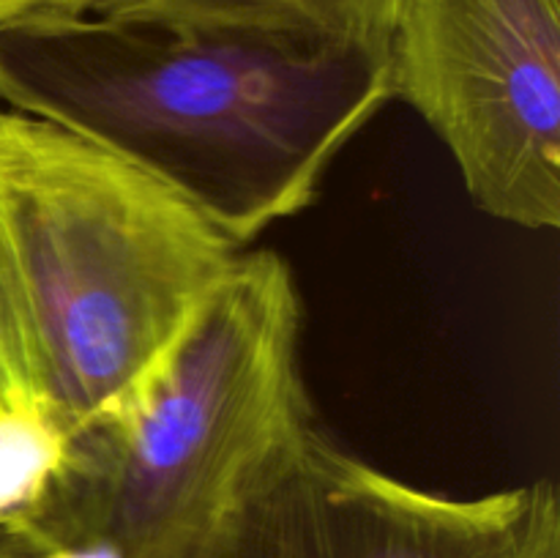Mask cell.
<instances>
[{"mask_svg": "<svg viewBox=\"0 0 560 558\" xmlns=\"http://www.w3.org/2000/svg\"><path fill=\"white\" fill-rule=\"evenodd\" d=\"M301 326L288 260L241 252L140 381L47 454L5 518L69 558H175L315 416Z\"/></svg>", "mask_w": 560, "mask_h": 558, "instance_id": "obj_3", "label": "cell"}, {"mask_svg": "<svg viewBox=\"0 0 560 558\" xmlns=\"http://www.w3.org/2000/svg\"><path fill=\"white\" fill-rule=\"evenodd\" d=\"M104 3L107 0H0V31L96 14Z\"/></svg>", "mask_w": 560, "mask_h": 558, "instance_id": "obj_7", "label": "cell"}, {"mask_svg": "<svg viewBox=\"0 0 560 558\" xmlns=\"http://www.w3.org/2000/svg\"><path fill=\"white\" fill-rule=\"evenodd\" d=\"M241 252L135 164L0 109V364L49 452L140 381Z\"/></svg>", "mask_w": 560, "mask_h": 558, "instance_id": "obj_2", "label": "cell"}, {"mask_svg": "<svg viewBox=\"0 0 560 558\" xmlns=\"http://www.w3.org/2000/svg\"><path fill=\"white\" fill-rule=\"evenodd\" d=\"M0 367H3V364H0ZM3 372H5V370H3ZM5 377H9V375H5ZM9 383H11V381H9Z\"/></svg>", "mask_w": 560, "mask_h": 558, "instance_id": "obj_10", "label": "cell"}, {"mask_svg": "<svg viewBox=\"0 0 560 558\" xmlns=\"http://www.w3.org/2000/svg\"><path fill=\"white\" fill-rule=\"evenodd\" d=\"M0 102L173 189L244 246L392 102L383 49L96 14L0 31Z\"/></svg>", "mask_w": 560, "mask_h": 558, "instance_id": "obj_1", "label": "cell"}, {"mask_svg": "<svg viewBox=\"0 0 560 558\" xmlns=\"http://www.w3.org/2000/svg\"><path fill=\"white\" fill-rule=\"evenodd\" d=\"M0 558H69L44 547L27 528L16 520L0 514Z\"/></svg>", "mask_w": 560, "mask_h": 558, "instance_id": "obj_8", "label": "cell"}, {"mask_svg": "<svg viewBox=\"0 0 560 558\" xmlns=\"http://www.w3.org/2000/svg\"><path fill=\"white\" fill-rule=\"evenodd\" d=\"M402 0H107L102 11L359 44L386 53Z\"/></svg>", "mask_w": 560, "mask_h": 558, "instance_id": "obj_6", "label": "cell"}, {"mask_svg": "<svg viewBox=\"0 0 560 558\" xmlns=\"http://www.w3.org/2000/svg\"><path fill=\"white\" fill-rule=\"evenodd\" d=\"M175 558H560V498L550 479L476 498L421 490L310 416Z\"/></svg>", "mask_w": 560, "mask_h": 558, "instance_id": "obj_4", "label": "cell"}, {"mask_svg": "<svg viewBox=\"0 0 560 558\" xmlns=\"http://www.w3.org/2000/svg\"><path fill=\"white\" fill-rule=\"evenodd\" d=\"M16 421L27 425L25 416H22V410H20V403H16L14 388H11L9 377H5L3 367H0V425H16Z\"/></svg>", "mask_w": 560, "mask_h": 558, "instance_id": "obj_9", "label": "cell"}, {"mask_svg": "<svg viewBox=\"0 0 560 558\" xmlns=\"http://www.w3.org/2000/svg\"><path fill=\"white\" fill-rule=\"evenodd\" d=\"M386 60L481 211L558 228L560 0H402Z\"/></svg>", "mask_w": 560, "mask_h": 558, "instance_id": "obj_5", "label": "cell"}]
</instances>
